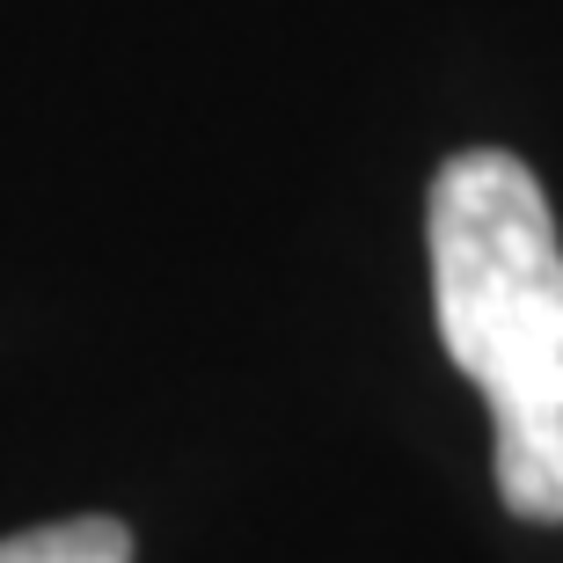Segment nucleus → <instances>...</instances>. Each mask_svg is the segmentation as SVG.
I'll list each match as a JSON object with an SVG mask.
<instances>
[{"instance_id":"f257e3e1","label":"nucleus","mask_w":563,"mask_h":563,"mask_svg":"<svg viewBox=\"0 0 563 563\" xmlns=\"http://www.w3.org/2000/svg\"><path fill=\"white\" fill-rule=\"evenodd\" d=\"M439 344L490 402L498 498L563 520V242L549 190L505 146H468L424 198Z\"/></svg>"},{"instance_id":"f03ea898","label":"nucleus","mask_w":563,"mask_h":563,"mask_svg":"<svg viewBox=\"0 0 563 563\" xmlns=\"http://www.w3.org/2000/svg\"><path fill=\"white\" fill-rule=\"evenodd\" d=\"M0 563H132L125 520H52L30 534H8Z\"/></svg>"}]
</instances>
